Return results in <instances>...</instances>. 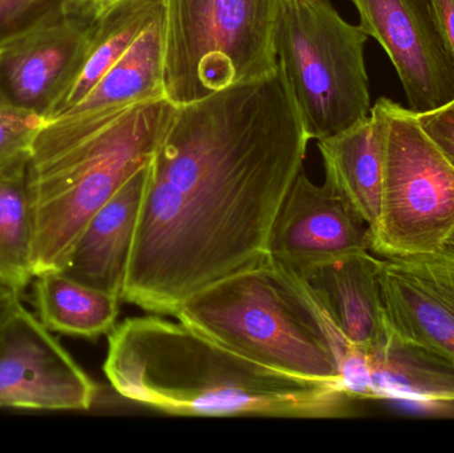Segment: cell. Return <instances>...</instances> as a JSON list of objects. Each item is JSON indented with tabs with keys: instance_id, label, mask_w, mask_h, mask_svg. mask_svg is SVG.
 <instances>
[{
	"instance_id": "cell-27",
	"label": "cell",
	"mask_w": 454,
	"mask_h": 453,
	"mask_svg": "<svg viewBox=\"0 0 454 453\" xmlns=\"http://www.w3.org/2000/svg\"><path fill=\"white\" fill-rule=\"evenodd\" d=\"M447 247H450V249L454 250V231L452 236L450 237V239H448Z\"/></svg>"
},
{
	"instance_id": "cell-18",
	"label": "cell",
	"mask_w": 454,
	"mask_h": 453,
	"mask_svg": "<svg viewBox=\"0 0 454 453\" xmlns=\"http://www.w3.org/2000/svg\"><path fill=\"white\" fill-rule=\"evenodd\" d=\"M32 282L37 318L50 332L96 340L116 326L119 295L82 284L61 270L37 274Z\"/></svg>"
},
{
	"instance_id": "cell-6",
	"label": "cell",
	"mask_w": 454,
	"mask_h": 453,
	"mask_svg": "<svg viewBox=\"0 0 454 453\" xmlns=\"http://www.w3.org/2000/svg\"><path fill=\"white\" fill-rule=\"evenodd\" d=\"M368 37L330 0H280L275 51L309 140L336 135L371 113Z\"/></svg>"
},
{
	"instance_id": "cell-22",
	"label": "cell",
	"mask_w": 454,
	"mask_h": 453,
	"mask_svg": "<svg viewBox=\"0 0 454 453\" xmlns=\"http://www.w3.org/2000/svg\"><path fill=\"white\" fill-rule=\"evenodd\" d=\"M44 122L43 117L16 108L0 96V173L28 162Z\"/></svg>"
},
{
	"instance_id": "cell-15",
	"label": "cell",
	"mask_w": 454,
	"mask_h": 453,
	"mask_svg": "<svg viewBox=\"0 0 454 453\" xmlns=\"http://www.w3.org/2000/svg\"><path fill=\"white\" fill-rule=\"evenodd\" d=\"M387 124L379 101L356 124L317 140L325 162V184L368 226L376 228L383 201Z\"/></svg>"
},
{
	"instance_id": "cell-1",
	"label": "cell",
	"mask_w": 454,
	"mask_h": 453,
	"mask_svg": "<svg viewBox=\"0 0 454 453\" xmlns=\"http://www.w3.org/2000/svg\"><path fill=\"white\" fill-rule=\"evenodd\" d=\"M309 137L285 71L177 106L149 162L121 301L175 316L267 258Z\"/></svg>"
},
{
	"instance_id": "cell-17",
	"label": "cell",
	"mask_w": 454,
	"mask_h": 453,
	"mask_svg": "<svg viewBox=\"0 0 454 453\" xmlns=\"http://www.w3.org/2000/svg\"><path fill=\"white\" fill-rule=\"evenodd\" d=\"M371 401L440 407L454 404V369L397 340L391 332L367 350Z\"/></svg>"
},
{
	"instance_id": "cell-24",
	"label": "cell",
	"mask_w": 454,
	"mask_h": 453,
	"mask_svg": "<svg viewBox=\"0 0 454 453\" xmlns=\"http://www.w3.org/2000/svg\"><path fill=\"white\" fill-rule=\"evenodd\" d=\"M125 0H74L71 7V15L84 19L88 23H96L109 10Z\"/></svg>"
},
{
	"instance_id": "cell-21",
	"label": "cell",
	"mask_w": 454,
	"mask_h": 453,
	"mask_svg": "<svg viewBox=\"0 0 454 453\" xmlns=\"http://www.w3.org/2000/svg\"><path fill=\"white\" fill-rule=\"evenodd\" d=\"M74 0H0V48L69 15Z\"/></svg>"
},
{
	"instance_id": "cell-4",
	"label": "cell",
	"mask_w": 454,
	"mask_h": 453,
	"mask_svg": "<svg viewBox=\"0 0 454 453\" xmlns=\"http://www.w3.org/2000/svg\"><path fill=\"white\" fill-rule=\"evenodd\" d=\"M173 316L275 371L339 386L341 356L354 346L303 279L269 255L200 290Z\"/></svg>"
},
{
	"instance_id": "cell-8",
	"label": "cell",
	"mask_w": 454,
	"mask_h": 453,
	"mask_svg": "<svg viewBox=\"0 0 454 453\" xmlns=\"http://www.w3.org/2000/svg\"><path fill=\"white\" fill-rule=\"evenodd\" d=\"M96 395L95 382L23 305L0 324V409L85 411Z\"/></svg>"
},
{
	"instance_id": "cell-25",
	"label": "cell",
	"mask_w": 454,
	"mask_h": 453,
	"mask_svg": "<svg viewBox=\"0 0 454 453\" xmlns=\"http://www.w3.org/2000/svg\"><path fill=\"white\" fill-rule=\"evenodd\" d=\"M440 31L454 59V0H432Z\"/></svg>"
},
{
	"instance_id": "cell-11",
	"label": "cell",
	"mask_w": 454,
	"mask_h": 453,
	"mask_svg": "<svg viewBox=\"0 0 454 453\" xmlns=\"http://www.w3.org/2000/svg\"><path fill=\"white\" fill-rule=\"evenodd\" d=\"M359 252H371L368 226L328 184L317 185L301 168L272 223L269 257L298 273Z\"/></svg>"
},
{
	"instance_id": "cell-10",
	"label": "cell",
	"mask_w": 454,
	"mask_h": 453,
	"mask_svg": "<svg viewBox=\"0 0 454 453\" xmlns=\"http://www.w3.org/2000/svg\"><path fill=\"white\" fill-rule=\"evenodd\" d=\"M389 332L454 369V250L380 258Z\"/></svg>"
},
{
	"instance_id": "cell-9",
	"label": "cell",
	"mask_w": 454,
	"mask_h": 453,
	"mask_svg": "<svg viewBox=\"0 0 454 453\" xmlns=\"http://www.w3.org/2000/svg\"><path fill=\"white\" fill-rule=\"evenodd\" d=\"M359 26L386 51L411 111L426 113L454 101V59L432 0H349Z\"/></svg>"
},
{
	"instance_id": "cell-2",
	"label": "cell",
	"mask_w": 454,
	"mask_h": 453,
	"mask_svg": "<svg viewBox=\"0 0 454 453\" xmlns=\"http://www.w3.org/2000/svg\"><path fill=\"white\" fill-rule=\"evenodd\" d=\"M104 372L122 398L181 417L336 419L354 399L245 358L183 322L128 318L108 334Z\"/></svg>"
},
{
	"instance_id": "cell-5",
	"label": "cell",
	"mask_w": 454,
	"mask_h": 453,
	"mask_svg": "<svg viewBox=\"0 0 454 453\" xmlns=\"http://www.w3.org/2000/svg\"><path fill=\"white\" fill-rule=\"evenodd\" d=\"M280 0H164L165 98L181 106L278 66Z\"/></svg>"
},
{
	"instance_id": "cell-26",
	"label": "cell",
	"mask_w": 454,
	"mask_h": 453,
	"mask_svg": "<svg viewBox=\"0 0 454 453\" xmlns=\"http://www.w3.org/2000/svg\"><path fill=\"white\" fill-rule=\"evenodd\" d=\"M20 305V293L0 285V324Z\"/></svg>"
},
{
	"instance_id": "cell-3",
	"label": "cell",
	"mask_w": 454,
	"mask_h": 453,
	"mask_svg": "<svg viewBox=\"0 0 454 453\" xmlns=\"http://www.w3.org/2000/svg\"><path fill=\"white\" fill-rule=\"evenodd\" d=\"M177 105L153 98L93 116L47 120L27 162L35 276L63 270L92 215L146 167Z\"/></svg>"
},
{
	"instance_id": "cell-20",
	"label": "cell",
	"mask_w": 454,
	"mask_h": 453,
	"mask_svg": "<svg viewBox=\"0 0 454 453\" xmlns=\"http://www.w3.org/2000/svg\"><path fill=\"white\" fill-rule=\"evenodd\" d=\"M34 278V218L26 162L0 173V285L21 294Z\"/></svg>"
},
{
	"instance_id": "cell-19",
	"label": "cell",
	"mask_w": 454,
	"mask_h": 453,
	"mask_svg": "<svg viewBox=\"0 0 454 453\" xmlns=\"http://www.w3.org/2000/svg\"><path fill=\"white\" fill-rule=\"evenodd\" d=\"M162 5L164 0H125L93 24L82 68L51 119L71 111L90 95Z\"/></svg>"
},
{
	"instance_id": "cell-12",
	"label": "cell",
	"mask_w": 454,
	"mask_h": 453,
	"mask_svg": "<svg viewBox=\"0 0 454 453\" xmlns=\"http://www.w3.org/2000/svg\"><path fill=\"white\" fill-rule=\"evenodd\" d=\"M93 24L69 13L0 48V96L51 119L82 68Z\"/></svg>"
},
{
	"instance_id": "cell-16",
	"label": "cell",
	"mask_w": 454,
	"mask_h": 453,
	"mask_svg": "<svg viewBox=\"0 0 454 453\" xmlns=\"http://www.w3.org/2000/svg\"><path fill=\"white\" fill-rule=\"evenodd\" d=\"M164 5L124 55L104 74L90 95L64 114L109 113L153 98H165ZM63 116V114H60ZM59 117V116H58ZM55 119V117H53Z\"/></svg>"
},
{
	"instance_id": "cell-23",
	"label": "cell",
	"mask_w": 454,
	"mask_h": 453,
	"mask_svg": "<svg viewBox=\"0 0 454 453\" xmlns=\"http://www.w3.org/2000/svg\"><path fill=\"white\" fill-rule=\"evenodd\" d=\"M418 119L454 169V101L434 111L418 113Z\"/></svg>"
},
{
	"instance_id": "cell-7",
	"label": "cell",
	"mask_w": 454,
	"mask_h": 453,
	"mask_svg": "<svg viewBox=\"0 0 454 453\" xmlns=\"http://www.w3.org/2000/svg\"><path fill=\"white\" fill-rule=\"evenodd\" d=\"M378 101L386 116V168L371 252L394 258L444 249L454 231L453 167L418 113L387 98Z\"/></svg>"
},
{
	"instance_id": "cell-13",
	"label": "cell",
	"mask_w": 454,
	"mask_h": 453,
	"mask_svg": "<svg viewBox=\"0 0 454 453\" xmlns=\"http://www.w3.org/2000/svg\"><path fill=\"white\" fill-rule=\"evenodd\" d=\"M379 268L380 258L359 252L296 273L344 340L364 350L380 345L389 334Z\"/></svg>"
},
{
	"instance_id": "cell-14",
	"label": "cell",
	"mask_w": 454,
	"mask_h": 453,
	"mask_svg": "<svg viewBox=\"0 0 454 453\" xmlns=\"http://www.w3.org/2000/svg\"><path fill=\"white\" fill-rule=\"evenodd\" d=\"M149 164L138 169L82 229L64 265V273L82 284L121 298Z\"/></svg>"
}]
</instances>
